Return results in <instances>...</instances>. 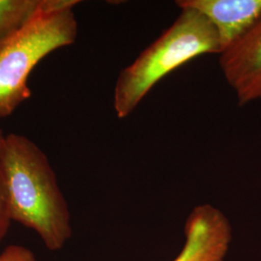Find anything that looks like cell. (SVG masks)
Listing matches in <instances>:
<instances>
[{"label":"cell","mask_w":261,"mask_h":261,"mask_svg":"<svg viewBox=\"0 0 261 261\" xmlns=\"http://www.w3.org/2000/svg\"><path fill=\"white\" fill-rule=\"evenodd\" d=\"M184 234V246L172 261H224L232 237L229 221L211 204L197 205L192 210Z\"/></svg>","instance_id":"cell-4"},{"label":"cell","mask_w":261,"mask_h":261,"mask_svg":"<svg viewBox=\"0 0 261 261\" xmlns=\"http://www.w3.org/2000/svg\"><path fill=\"white\" fill-rule=\"evenodd\" d=\"M12 218L10 215L9 207L5 196L3 184L0 178V244L5 239L9 232L12 224Z\"/></svg>","instance_id":"cell-9"},{"label":"cell","mask_w":261,"mask_h":261,"mask_svg":"<svg viewBox=\"0 0 261 261\" xmlns=\"http://www.w3.org/2000/svg\"><path fill=\"white\" fill-rule=\"evenodd\" d=\"M73 9L43 12L0 40V119L31 97L28 79L38 63L77 37Z\"/></svg>","instance_id":"cell-3"},{"label":"cell","mask_w":261,"mask_h":261,"mask_svg":"<svg viewBox=\"0 0 261 261\" xmlns=\"http://www.w3.org/2000/svg\"><path fill=\"white\" fill-rule=\"evenodd\" d=\"M0 178L12 221L33 230L49 251L63 249L73 233L71 213L46 153L27 136L6 135Z\"/></svg>","instance_id":"cell-1"},{"label":"cell","mask_w":261,"mask_h":261,"mask_svg":"<svg viewBox=\"0 0 261 261\" xmlns=\"http://www.w3.org/2000/svg\"><path fill=\"white\" fill-rule=\"evenodd\" d=\"M0 261L38 260L30 249L19 244H11L0 252Z\"/></svg>","instance_id":"cell-8"},{"label":"cell","mask_w":261,"mask_h":261,"mask_svg":"<svg viewBox=\"0 0 261 261\" xmlns=\"http://www.w3.org/2000/svg\"><path fill=\"white\" fill-rule=\"evenodd\" d=\"M79 0H0V40L25 25L40 13L74 9Z\"/></svg>","instance_id":"cell-7"},{"label":"cell","mask_w":261,"mask_h":261,"mask_svg":"<svg viewBox=\"0 0 261 261\" xmlns=\"http://www.w3.org/2000/svg\"><path fill=\"white\" fill-rule=\"evenodd\" d=\"M220 67L239 106L261 101V18L220 55Z\"/></svg>","instance_id":"cell-5"},{"label":"cell","mask_w":261,"mask_h":261,"mask_svg":"<svg viewBox=\"0 0 261 261\" xmlns=\"http://www.w3.org/2000/svg\"><path fill=\"white\" fill-rule=\"evenodd\" d=\"M176 4L180 9L195 10L212 23L221 54L235 45L261 18V0H179Z\"/></svg>","instance_id":"cell-6"},{"label":"cell","mask_w":261,"mask_h":261,"mask_svg":"<svg viewBox=\"0 0 261 261\" xmlns=\"http://www.w3.org/2000/svg\"><path fill=\"white\" fill-rule=\"evenodd\" d=\"M211 54H221L212 23L195 10L181 9L174 22L120 72L113 92L116 116L128 117L161 80L197 56Z\"/></svg>","instance_id":"cell-2"},{"label":"cell","mask_w":261,"mask_h":261,"mask_svg":"<svg viewBox=\"0 0 261 261\" xmlns=\"http://www.w3.org/2000/svg\"><path fill=\"white\" fill-rule=\"evenodd\" d=\"M5 139H6V135L0 130V154H1V151L3 149V146H4V142H5Z\"/></svg>","instance_id":"cell-10"}]
</instances>
